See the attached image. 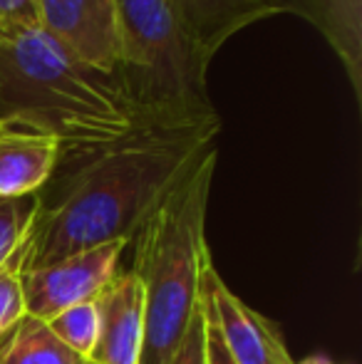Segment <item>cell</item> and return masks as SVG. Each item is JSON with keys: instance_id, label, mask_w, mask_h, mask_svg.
Wrapping results in <instances>:
<instances>
[{"instance_id": "cell-18", "label": "cell", "mask_w": 362, "mask_h": 364, "mask_svg": "<svg viewBox=\"0 0 362 364\" xmlns=\"http://www.w3.org/2000/svg\"><path fill=\"white\" fill-rule=\"evenodd\" d=\"M203 317H206V364H233L226 347H223L216 325H213L211 317L206 315V307H203Z\"/></svg>"}, {"instance_id": "cell-2", "label": "cell", "mask_w": 362, "mask_h": 364, "mask_svg": "<svg viewBox=\"0 0 362 364\" xmlns=\"http://www.w3.org/2000/svg\"><path fill=\"white\" fill-rule=\"evenodd\" d=\"M0 119L58 136L60 156L107 146L142 127L115 75L87 65L43 25L0 35Z\"/></svg>"}, {"instance_id": "cell-4", "label": "cell", "mask_w": 362, "mask_h": 364, "mask_svg": "<svg viewBox=\"0 0 362 364\" xmlns=\"http://www.w3.org/2000/svg\"><path fill=\"white\" fill-rule=\"evenodd\" d=\"M119 63L115 80L142 127L218 119L208 100L211 58L171 0H115Z\"/></svg>"}, {"instance_id": "cell-14", "label": "cell", "mask_w": 362, "mask_h": 364, "mask_svg": "<svg viewBox=\"0 0 362 364\" xmlns=\"http://www.w3.org/2000/svg\"><path fill=\"white\" fill-rule=\"evenodd\" d=\"M38 216V193L20 198L0 196V265L25 243Z\"/></svg>"}, {"instance_id": "cell-5", "label": "cell", "mask_w": 362, "mask_h": 364, "mask_svg": "<svg viewBox=\"0 0 362 364\" xmlns=\"http://www.w3.org/2000/svg\"><path fill=\"white\" fill-rule=\"evenodd\" d=\"M124 248L127 243H105L43 268L20 270L25 315L50 322L68 307L95 300L97 292L117 275Z\"/></svg>"}, {"instance_id": "cell-11", "label": "cell", "mask_w": 362, "mask_h": 364, "mask_svg": "<svg viewBox=\"0 0 362 364\" xmlns=\"http://www.w3.org/2000/svg\"><path fill=\"white\" fill-rule=\"evenodd\" d=\"M201 50L213 55L236 33L280 15L273 0H171Z\"/></svg>"}, {"instance_id": "cell-19", "label": "cell", "mask_w": 362, "mask_h": 364, "mask_svg": "<svg viewBox=\"0 0 362 364\" xmlns=\"http://www.w3.org/2000/svg\"><path fill=\"white\" fill-rule=\"evenodd\" d=\"M305 364H328V362H305Z\"/></svg>"}, {"instance_id": "cell-12", "label": "cell", "mask_w": 362, "mask_h": 364, "mask_svg": "<svg viewBox=\"0 0 362 364\" xmlns=\"http://www.w3.org/2000/svg\"><path fill=\"white\" fill-rule=\"evenodd\" d=\"M0 364H87L65 347L48 322L23 315L0 337Z\"/></svg>"}, {"instance_id": "cell-8", "label": "cell", "mask_w": 362, "mask_h": 364, "mask_svg": "<svg viewBox=\"0 0 362 364\" xmlns=\"http://www.w3.org/2000/svg\"><path fill=\"white\" fill-rule=\"evenodd\" d=\"M97 340L87 364H139L144 337V288L132 270L117 275L95 297Z\"/></svg>"}, {"instance_id": "cell-17", "label": "cell", "mask_w": 362, "mask_h": 364, "mask_svg": "<svg viewBox=\"0 0 362 364\" xmlns=\"http://www.w3.org/2000/svg\"><path fill=\"white\" fill-rule=\"evenodd\" d=\"M40 25L38 0H0V35Z\"/></svg>"}, {"instance_id": "cell-15", "label": "cell", "mask_w": 362, "mask_h": 364, "mask_svg": "<svg viewBox=\"0 0 362 364\" xmlns=\"http://www.w3.org/2000/svg\"><path fill=\"white\" fill-rule=\"evenodd\" d=\"M20 255L23 245L0 265V337L25 315L23 295H20Z\"/></svg>"}, {"instance_id": "cell-3", "label": "cell", "mask_w": 362, "mask_h": 364, "mask_svg": "<svg viewBox=\"0 0 362 364\" xmlns=\"http://www.w3.org/2000/svg\"><path fill=\"white\" fill-rule=\"evenodd\" d=\"M218 146L208 149L142 223L132 273L144 288L139 364H171L201 307L203 270L211 265L206 211Z\"/></svg>"}, {"instance_id": "cell-10", "label": "cell", "mask_w": 362, "mask_h": 364, "mask_svg": "<svg viewBox=\"0 0 362 364\" xmlns=\"http://www.w3.org/2000/svg\"><path fill=\"white\" fill-rule=\"evenodd\" d=\"M280 13L308 20L343 65L362 105V0H273Z\"/></svg>"}, {"instance_id": "cell-9", "label": "cell", "mask_w": 362, "mask_h": 364, "mask_svg": "<svg viewBox=\"0 0 362 364\" xmlns=\"http://www.w3.org/2000/svg\"><path fill=\"white\" fill-rule=\"evenodd\" d=\"M60 159L58 136L18 119H0V196L40 193Z\"/></svg>"}, {"instance_id": "cell-16", "label": "cell", "mask_w": 362, "mask_h": 364, "mask_svg": "<svg viewBox=\"0 0 362 364\" xmlns=\"http://www.w3.org/2000/svg\"><path fill=\"white\" fill-rule=\"evenodd\" d=\"M171 364H206V317H203V297L186 337H183L179 352Z\"/></svg>"}, {"instance_id": "cell-1", "label": "cell", "mask_w": 362, "mask_h": 364, "mask_svg": "<svg viewBox=\"0 0 362 364\" xmlns=\"http://www.w3.org/2000/svg\"><path fill=\"white\" fill-rule=\"evenodd\" d=\"M221 117L191 127H139L129 136L60 156L38 193L20 270L43 268L105 243H132L183 173L216 146Z\"/></svg>"}, {"instance_id": "cell-13", "label": "cell", "mask_w": 362, "mask_h": 364, "mask_svg": "<svg viewBox=\"0 0 362 364\" xmlns=\"http://www.w3.org/2000/svg\"><path fill=\"white\" fill-rule=\"evenodd\" d=\"M48 327L53 330V335L63 342L65 347L80 355L87 362L92 347L97 340V305L95 300L80 302L75 307H68L60 315H55L48 322Z\"/></svg>"}, {"instance_id": "cell-6", "label": "cell", "mask_w": 362, "mask_h": 364, "mask_svg": "<svg viewBox=\"0 0 362 364\" xmlns=\"http://www.w3.org/2000/svg\"><path fill=\"white\" fill-rule=\"evenodd\" d=\"M203 307L233 364H295L278 330L233 295L213 265L203 270Z\"/></svg>"}, {"instance_id": "cell-7", "label": "cell", "mask_w": 362, "mask_h": 364, "mask_svg": "<svg viewBox=\"0 0 362 364\" xmlns=\"http://www.w3.org/2000/svg\"><path fill=\"white\" fill-rule=\"evenodd\" d=\"M40 25L78 58L115 75L119 63L115 0H38Z\"/></svg>"}]
</instances>
